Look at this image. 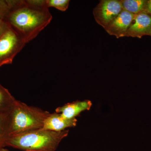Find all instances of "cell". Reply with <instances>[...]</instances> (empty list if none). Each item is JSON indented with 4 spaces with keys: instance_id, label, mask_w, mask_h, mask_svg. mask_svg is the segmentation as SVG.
I'll use <instances>...</instances> for the list:
<instances>
[{
    "instance_id": "1",
    "label": "cell",
    "mask_w": 151,
    "mask_h": 151,
    "mask_svg": "<svg viewBox=\"0 0 151 151\" xmlns=\"http://www.w3.org/2000/svg\"><path fill=\"white\" fill-rule=\"evenodd\" d=\"M52 17L44 0H10L4 19L27 43L51 22Z\"/></svg>"
},
{
    "instance_id": "2",
    "label": "cell",
    "mask_w": 151,
    "mask_h": 151,
    "mask_svg": "<svg viewBox=\"0 0 151 151\" xmlns=\"http://www.w3.org/2000/svg\"><path fill=\"white\" fill-rule=\"evenodd\" d=\"M49 112L16 100L4 114L7 139L15 135L42 129Z\"/></svg>"
},
{
    "instance_id": "3",
    "label": "cell",
    "mask_w": 151,
    "mask_h": 151,
    "mask_svg": "<svg viewBox=\"0 0 151 151\" xmlns=\"http://www.w3.org/2000/svg\"><path fill=\"white\" fill-rule=\"evenodd\" d=\"M68 134L67 130L60 132L42 129L32 130L9 138L5 146L23 151H55Z\"/></svg>"
},
{
    "instance_id": "4",
    "label": "cell",
    "mask_w": 151,
    "mask_h": 151,
    "mask_svg": "<svg viewBox=\"0 0 151 151\" xmlns=\"http://www.w3.org/2000/svg\"><path fill=\"white\" fill-rule=\"evenodd\" d=\"M26 44L21 37L10 25L0 38V67L12 64Z\"/></svg>"
},
{
    "instance_id": "5",
    "label": "cell",
    "mask_w": 151,
    "mask_h": 151,
    "mask_svg": "<svg viewBox=\"0 0 151 151\" xmlns=\"http://www.w3.org/2000/svg\"><path fill=\"white\" fill-rule=\"evenodd\" d=\"M123 7L119 0H102L93 10L97 23L105 28L122 11Z\"/></svg>"
},
{
    "instance_id": "6",
    "label": "cell",
    "mask_w": 151,
    "mask_h": 151,
    "mask_svg": "<svg viewBox=\"0 0 151 151\" xmlns=\"http://www.w3.org/2000/svg\"><path fill=\"white\" fill-rule=\"evenodd\" d=\"M135 15L123 10L104 29L109 35L115 36L117 38L126 37Z\"/></svg>"
},
{
    "instance_id": "7",
    "label": "cell",
    "mask_w": 151,
    "mask_h": 151,
    "mask_svg": "<svg viewBox=\"0 0 151 151\" xmlns=\"http://www.w3.org/2000/svg\"><path fill=\"white\" fill-rule=\"evenodd\" d=\"M151 32V16L145 13H141L135 15L126 37L141 38L144 36H150Z\"/></svg>"
},
{
    "instance_id": "8",
    "label": "cell",
    "mask_w": 151,
    "mask_h": 151,
    "mask_svg": "<svg viewBox=\"0 0 151 151\" xmlns=\"http://www.w3.org/2000/svg\"><path fill=\"white\" fill-rule=\"evenodd\" d=\"M77 122L76 118L67 119L60 113H50L45 120L42 129L53 132H62L68 128L75 127Z\"/></svg>"
},
{
    "instance_id": "9",
    "label": "cell",
    "mask_w": 151,
    "mask_h": 151,
    "mask_svg": "<svg viewBox=\"0 0 151 151\" xmlns=\"http://www.w3.org/2000/svg\"><path fill=\"white\" fill-rule=\"evenodd\" d=\"M92 105V103L89 100L77 101L58 107L55 109V112L60 113L67 119H75L81 112L89 110Z\"/></svg>"
},
{
    "instance_id": "10",
    "label": "cell",
    "mask_w": 151,
    "mask_h": 151,
    "mask_svg": "<svg viewBox=\"0 0 151 151\" xmlns=\"http://www.w3.org/2000/svg\"><path fill=\"white\" fill-rule=\"evenodd\" d=\"M123 10L134 14L144 12L147 1L146 0H121Z\"/></svg>"
},
{
    "instance_id": "11",
    "label": "cell",
    "mask_w": 151,
    "mask_h": 151,
    "mask_svg": "<svg viewBox=\"0 0 151 151\" xmlns=\"http://www.w3.org/2000/svg\"><path fill=\"white\" fill-rule=\"evenodd\" d=\"M16 100L9 90L0 84V114L8 112Z\"/></svg>"
},
{
    "instance_id": "12",
    "label": "cell",
    "mask_w": 151,
    "mask_h": 151,
    "mask_svg": "<svg viewBox=\"0 0 151 151\" xmlns=\"http://www.w3.org/2000/svg\"><path fill=\"white\" fill-rule=\"evenodd\" d=\"M45 5L47 8H54L58 10L65 12L68 8L69 0H44Z\"/></svg>"
},
{
    "instance_id": "13",
    "label": "cell",
    "mask_w": 151,
    "mask_h": 151,
    "mask_svg": "<svg viewBox=\"0 0 151 151\" xmlns=\"http://www.w3.org/2000/svg\"><path fill=\"white\" fill-rule=\"evenodd\" d=\"M6 140L4 114H0V148L5 147Z\"/></svg>"
},
{
    "instance_id": "14",
    "label": "cell",
    "mask_w": 151,
    "mask_h": 151,
    "mask_svg": "<svg viewBox=\"0 0 151 151\" xmlns=\"http://www.w3.org/2000/svg\"><path fill=\"white\" fill-rule=\"evenodd\" d=\"M10 9V0H0V19H4Z\"/></svg>"
},
{
    "instance_id": "15",
    "label": "cell",
    "mask_w": 151,
    "mask_h": 151,
    "mask_svg": "<svg viewBox=\"0 0 151 151\" xmlns=\"http://www.w3.org/2000/svg\"><path fill=\"white\" fill-rule=\"evenodd\" d=\"M9 27L10 25L4 19H0V38Z\"/></svg>"
},
{
    "instance_id": "16",
    "label": "cell",
    "mask_w": 151,
    "mask_h": 151,
    "mask_svg": "<svg viewBox=\"0 0 151 151\" xmlns=\"http://www.w3.org/2000/svg\"><path fill=\"white\" fill-rule=\"evenodd\" d=\"M144 12L150 15L151 16V0L147 1Z\"/></svg>"
},
{
    "instance_id": "17",
    "label": "cell",
    "mask_w": 151,
    "mask_h": 151,
    "mask_svg": "<svg viewBox=\"0 0 151 151\" xmlns=\"http://www.w3.org/2000/svg\"><path fill=\"white\" fill-rule=\"evenodd\" d=\"M0 151H10L8 149L4 148V147L0 148Z\"/></svg>"
},
{
    "instance_id": "18",
    "label": "cell",
    "mask_w": 151,
    "mask_h": 151,
    "mask_svg": "<svg viewBox=\"0 0 151 151\" xmlns=\"http://www.w3.org/2000/svg\"><path fill=\"white\" fill-rule=\"evenodd\" d=\"M151 36V35H150Z\"/></svg>"
}]
</instances>
